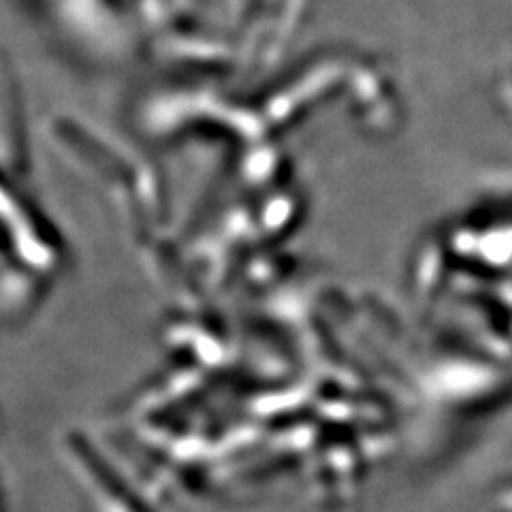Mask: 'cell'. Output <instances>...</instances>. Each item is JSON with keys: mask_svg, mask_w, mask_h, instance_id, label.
Masks as SVG:
<instances>
[]
</instances>
